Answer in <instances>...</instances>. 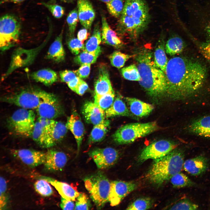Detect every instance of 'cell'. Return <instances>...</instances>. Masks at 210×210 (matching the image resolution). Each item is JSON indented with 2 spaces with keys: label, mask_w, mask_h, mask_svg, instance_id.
I'll list each match as a JSON object with an SVG mask.
<instances>
[{
  "label": "cell",
  "mask_w": 210,
  "mask_h": 210,
  "mask_svg": "<svg viewBox=\"0 0 210 210\" xmlns=\"http://www.w3.org/2000/svg\"><path fill=\"white\" fill-rule=\"evenodd\" d=\"M187 128L188 131L192 134L210 138V115L194 120L189 124Z\"/></svg>",
  "instance_id": "44dd1931"
},
{
  "label": "cell",
  "mask_w": 210,
  "mask_h": 210,
  "mask_svg": "<svg viewBox=\"0 0 210 210\" xmlns=\"http://www.w3.org/2000/svg\"><path fill=\"white\" fill-rule=\"evenodd\" d=\"M106 118L116 116L134 117V115L130 111L125 102L120 96H118L111 106L105 111Z\"/></svg>",
  "instance_id": "f546056e"
},
{
  "label": "cell",
  "mask_w": 210,
  "mask_h": 210,
  "mask_svg": "<svg viewBox=\"0 0 210 210\" xmlns=\"http://www.w3.org/2000/svg\"><path fill=\"white\" fill-rule=\"evenodd\" d=\"M60 206L63 210H74L75 204L73 201L67 200L61 197Z\"/></svg>",
  "instance_id": "11a10c76"
},
{
  "label": "cell",
  "mask_w": 210,
  "mask_h": 210,
  "mask_svg": "<svg viewBox=\"0 0 210 210\" xmlns=\"http://www.w3.org/2000/svg\"><path fill=\"white\" fill-rule=\"evenodd\" d=\"M125 100L131 113L136 116L142 117L149 114L153 110L152 105L135 98L126 97Z\"/></svg>",
  "instance_id": "cb8c5ba5"
},
{
  "label": "cell",
  "mask_w": 210,
  "mask_h": 210,
  "mask_svg": "<svg viewBox=\"0 0 210 210\" xmlns=\"http://www.w3.org/2000/svg\"><path fill=\"white\" fill-rule=\"evenodd\" d=\"M77 8H75L68 14L66 21L68 24L69 34L74 36L78 20Z\"/></svg>",
  "instance_id": "7dc6e473"
},
{
  "label": "cell",
  "mask_w": 210,
  "mask_h": 210,
  "mask_svg": "<svg viewBox=\"0 0 210 210\" xmlns=\"http://www.w3.org/2000/svg\"><path fill=\"white\" fill-rule=\"evenodd\" d=\"M135 56L141 78L138 81L140 85L155 101L167 97L165 73L155 66L151 52L147 49H143Z\"/></svg>",
  "instance_id": "7a4b0ae2"
},
{
  "label": "cell",
  "mask_w": 210,
  "mask_h": 210,
  "mask_svg": "<svg viewBox=\"0 0 210 210\" xmlns=\"http://www.w3.org/2000/svg\"><path fill=\"white\" fill-rule=\"evenodd\" d=\"M185 44L182 38L180 36L174 35L169 38L165 45L166 53L173 55L181 53L183 50Z\"/></svg>",
  "instance_id": "836d02e7"
},
{
  "label": "cell",
  "mask_w": 210,
  "mask_h": 210,
  "mask_svg": "<svg viewBox=\"0 0 210 210\" xmlns=\"http://www.w3.org/2000/svg\"><path fill=\"white\" fill-rule=\"evenodd\" d=\"M199 49L203 56L210 64V40L201 43Z\"/></svg>",
  "instance_id": "db71d44e"
},
{
  "label": "cell",
  "mask_w": 210,
  "mask_h": 210,
  "mask_svg": "<svg viewBox=\"0 0 210 210\" xmlns=\"http://www.w3.org/2000/svg\"><path fill=\"white\" fill-rule=\"evenodd\" d=\"M153 204L152 200L149 198H140L136 200L130 204L127 210H146L150 208Z\"/></svg>",
  "instance_id": "bcb514c9"
},
{
  "label": "cell",
  "mask_w": 210,
  "mask_h": 210,
  "mask_svg": "<svg viewBox=\"0 0 210 210\" xmlns=\"http://www.w3.org/2000/svg\"><path fill=\"white\" fill-rule=\"evenodd\" d=\"M46 153L43 164L46 169L50 171H57L63 169L68 160L64 152L53 150H48Z\"/></svg>",
  "instance_id": "ac0fdd59"
},
{
  "label": "cell",
  "mask_w": 210,
  "mask_h": 210,
  "mask_svg": "<svg viewBox=\"0 0 210 210\" xmlns=\"http://www.w3.org/2000/svg\"><path fill=\"white\" fill-rule=\"evenodd\" d=\"M30 76L33 80L47 86L51 85L58 79L57 73L49 68L42 69L34 71L32 73Z\"/></svg>",
  "instance_id": "f1b7e54d"
},
{
  "label": "cell",
  "mask_w": 210,
  "mask_h": 210,
  "mask_svg": "<svg viewBox=\"0 0 210 210\" xmlns=\"http://www.w3.org/2000/svg\"><path fill=\"white\" fill-rule=\"evenodd\" d=\"M41 4L46 7L55 18H61L64 15V8L62 6L51 3L41 2Z\"/></svg>",
  "instance_id": "c3c4849f"
},
{
  "label": "cell",
  "mask_w": 210,
  "mask_h": 210,
  "mask_svg": "<svg viewBox=\"0 0 210 210\" xmlns=\"http://www.w3.org/2000/svg\"><path fill=\"white\" fill-rule=\"evenodd\" d=\"M88 30L84 28L80 29L78 33L77 38L83 43L84 41L88 38L89 35V33Z\"/></svg>",
  "instance_id": "6f0895ef"
},
{
  "label": "cell",
  "mask_w": 210,
  "mask_h": 210,
  "mask_svg": "<svg viewBox=\"0 0 210 210\" xmlns=\"http://www.w3.org/2000/svg\"><path fill=\"white\" fill-rule=\"evenodd\" d=\"M77 8L81 24L90 30L95 18L96 13L93 5L89 0H78Z\"/></svg>",
  "instance_id": "2e32d148"
},
{
  "label": "cell",
  "mask_w": 210,
  "mask_h": 210,
  "mask_svg": "<svg viewBox=\"0 0 210 210\" xmlns=\"http://www.w3.org/2000/svg\"><path fill=\"white\" fill-rule=\"evenodd\" d=\"M199 7L194 13L198 19V25L201 26L210 40V2Z\"/></svg>",
  "instance_id": "4316f807"
},
{
  "label": "cell",
  "mask_w": 210,
  "mask_h": 210,
  "mask_svg": "<svg viewBox=\"0 0 210 210\" xmlns=\"http://www.w3.org/2000/svg\"><path fill=\"white\" fill-rule=\"evenodd\" d=\"M106 4L108 11L112 16L116 18L121 16L124 7L123 0H111Z\"/></svg>",
  "instance_id": "7bdbcfd3"
},
{
  "label": "cell",
  "mask_w": 210,
  "mask_h": 210,
  "mask_svg": "<svg viewBox=\"0 0 210 210\" xmlns=\"http://www.w3.org/2000/svg\"><path fill=\"white\" fill-rule=\"evenodd\" d=\"M64 28L56 37L50 45L46 55V58L56 63L63 61L65 58V53L62 40Z\"/></svg>",
  "instance_id": "603a6c76"
},
{
  "label": "cell",
  "mask_w": 210,
  "mask_h": 210,
  "mask_svg": "<svg viewBox=\"0 0 210 210\" xmlns=\"http://www.w3.org/2000/svg\"><path fill=\"white\" fill-rule=\"evenodd\" d=\"M101 37L102 42L104 43L118 48L122 47L123 42L117 36L116 32L109 25L105 16L101 15Z\"/></svg>",
  "instance_id": "7402d4cb"
},
{
  "label": "cell",
  "mask_w": 210,
  "mask_h": 210,
  "mask_svg": "<svg viewBox=\"0 0 210 210\" xmlns=\"http://www.w3.org/2000/svg\"><path fill=\"white\" fill-rule=\"evenodd\" d=\"M53 186L61 197L69 200L75 201L80 193L69 184L52 178L44 177L42 178Z\"/></svg>",
  "instance_id": "484cf974"
},
{
  "label": "cell",
  "mask_w": 210,
  "mask_h": 210,
  "mask_svg": "<svg viewBox=\"0 0 210 210\" xmlns=\"http://www.w3.org/2000/svg\"><path fill=\"white\" fill-rule=\"evenodd\" d=\"M178 144L172 141L161 140L154 142L144 148L138 157L139 161L143 162L149 159L161 158L176 148Z\"/></svg>",
  "instance_id": "30bf717a"
},
{
  "label": "cell",
  "mask_w": 210,
  "mask_h": 210,
  "mask_svg": "<svg viewBox=\"0 0 210 210\" xmlns=\"http://www.w3.org/2000/svg\"><path fill=\"white\" fill-rule=\"evenodd\" d=\"M102 41L100 25L98 22L94 25L92 35L85 45L84 50L90 52H95L101 48L99 45Z\"/></svg>",
  "instance_id": "d6a6232c"
},
{
  "label": "cell",
  "mask_w": 210,
  "mask_h": 210,
  "mask_svg": "<svg viewBox=\"0 0 210 210\" xmlns=\"http://www.w3.org/2000/svg\"><path fill=\"white\" fill-rule=\"evenodd\" d=\"M67 43L68 47L71 52L75 55H77L84 50L85 45L78 38L68 35Z\"/></svg>",
  "instance_id": "f6af8a7d"
},
{
  "label": "cell",
  "mask_w": 210,
  "mask_h": 210,
  "mask_svg": "<svg viewBox=\"0 0 210 210\" xmlns=\"http://www.w3.org/2000/svg\"><path fill=\"white\" fill-rule=\"evenodd\" d=\"M25 0H1L0 4H3L6 3H13L14 4H19L21 3Z\"/></svg>",
  "instance_id": "94428289"
},
{
  "label": "cell",
  "mask_w": 210,
  "mask_h": 210,
  "mask_svg": "<svg viewBox=\"0 0 210 210\" xmlns=\"http://www.w3.org/2000/svg\"><path fill=\"white\" fill-rule=\"evenodd\" d=\"M153 60L156 66L164 73L168 62L164 39H161L155 49Z\"/></svg>",
  "instance_id": "1f68e13d"
},
{
  "label": "cell",
  "mask_w": 210,
  "mask_h": 210,
  "mask_svg": "<svg viewBox=\"0 0 210 210\" xmlns=\"http://www.w3.org/2000/svg\"><path fill=\"white\" fill-rule=\"evenodd\" d=\"M146 3L144 0H125L122 14L130 16Z\"/></svg>",
  "instance_id": "b9f144b4"
},
{
  "label": "cell",
  "mask_w": 210,
  "mask_h": 210,
  "mask_svg": "<svg viewBox=\"0 0 210 210\" xmlns=\"http://www.w3.org/2000/svg\"><path fill=\"white\" fill-rule=\"evenodd\" d=\"M36 115L32 110L21 108L15 111L8 121L10 129L15 134L31 136L35 123Z\"/></svg>",
  "instance_id": "ba28073f"
},
{
  "label": "cell",
  "mask_w": 210,
  "mask_h": 210,
  "mask_svg": "<svg viewBox=\"0 0 210 210\" xmlns=\"http://www.w3.org/2000/svg\"><path fill=\"white\" fill-rule=\"evenodd\" d=\"M185 149H174L166 155L154 160L146 177L150 182L160 185L170 180L182 169L186 155Z\"/></svg>",
  "instance_id": "3957f363"
},
{
  "label": "cell",
  "mask_w": 210,
  "mask_h": 210,
  "mask_svg": "<svg viewBox=\"0 0 210 210\" xmlns=\"http://www.w3.org/2000/svg\"><path fill=\"white\" fill-rule=\"evenodd\" d=\"M85 186L97 209L102 208L108 202L111 182L102 172H99L87 176Z\"/></svg>",
  "instance_id": "277c9868"
},
{
  "label": "cell",
  "mask_w": 210,
  "mask_h": 210,
  "mask_svg": "<svg viewBox=\"0 0 210 210\" xmlns=\"http://www.w3.org/2000/svg\"><path fill=\"white\" fill-rule=\"evenodd\" d=\"M101 52V48L94 53L88 52L84 50L74 58V61L75 63L79 65L91 64L95 62Z\"/></svg>",
  "instance_id": "d590c367"
},
{
  "label": "cell",
  "mask_w": 210,
  "mask_h": 210,
  "mask_svg": "<svg viewBox=\"0 0 210 210\" xmlns=\"http://www.w3.org/2000/svg\"><path fill=\"white\" fill-rule=\"evenodd\" d=\"M50 36L48 35L46 39L41 46L31 50L20 49V51L26 56L20 55L15 52L12 55L9 67L2 77L3 79L6 78L16 69L26 66L31 64L41 48L45 45Z\"/></svg>",
  "instance_id": "8fae6325"
},
{
  "label": "cell",
  "mask_w": 210,
  "mask_h": 210,
  "mask_svg": "<svg viewBox=\"0 0 210 210\" xmlns=\"http://www.w3.org/2000/svg\"><path fill=\"white\" fill-rule=\"evenodd\" d=\"M59 76L61 81L66 83L77 76L74 71L66 70L60 71L59 72Z\"/></svg>",
  "instance_id": "f5cc1de1"
},
{
  "label": "cell",
  "mask_w": 210,
  "mask_h": 210,
  "mask_svg": "<svg viewBox=\"0 0 210 210\" xmlns=\"http://www.w3.org/2000/svg\"><path fill=\"white\" fill-rule=\"evenodd\" d=\"M95 95H102L108 93L113 89L110 80L109 73L106 67L101 66L98 75L94 84Z\"/></svg>",
  "instance_id": "ffe728a7"
},
{
  "label": "cell",
  "mask_w": 210,
  "mask_h": 210,
  "mask_svg": "<svg viewBox=\"0 0 210 210\" xmlns=\"http://www.w3.org/2000/svg\"><path fill=\"white\" fill-rule=\"evenodd\" d=\"M34 186L36 191L41 196H49L53 193L48 182L42 178L37 181L34 183Z\"/></svg>",
  "instance_id": "ee69618b"
},
{
  "label": "cell",
  "mask_w": 210,
  "mask_h": 210,
  "mask_svg": "<svg viewBox=\"0 0 210 210\" xmlns=\"http://www.w3.org/2000/svg\"><path fill=\"white\" fill-rule=\"evenodd\" d=\"M82 113L85 121L94 125L102 122L105 120V111L92 101H87L84 103L82 107Z\"/></svg>",
  "instance_id": "e0dca14e"
},
{
  "label": "cell",
  "mask_w": 210,
  "mask_h": 210,
  "mask_svg": "<svg viewBox=\"0 0 210 210\" xmlns=\"http://www.w3.org/2000/svg\"><path fill=\"white\" fill-rule=\"evenodd\" d=\"M37 120L41 124L43 129L47 134L48 137L56 121L53 119L41 117H39Z\"/></svg>",
  "instance_id": "f907efd6"
},
{
  "label": "cell",
  "mask_w": 210,
  "mask_h": 210,
  "mask_svg": "<svg viewBox=\"0 0 210 210\" xmlns=\"http://www.w3.org/2000/svg\"><path fill=\"white\" fill-rule=\"evenodd\" d=\"M155 121L129 123L118 128L113 135L114 141L118 144H129L158 130Z\"/></svg>",
  "instance_id": "5b68a950"
},
{
  "label": "cell",
  "mask_w": 210,
  "mask_h": 210,
  "mask_svg": "<svg viewBox=\"0 0 210 210\" xmlns=\"http://www.w3.org/2000/svg\"><path fill=\"white\" fill-rule=\"evenodd\" d=\"M74 210H89L91 208L90 201L87 195L80 193L76 199Z\"/></svg>",
  "instance_id": "681fc988"
},
{
  "label": "cell",
  "mask_w": 210,
  "mask_h": 210,
  "mask_svg": "<svg viewBox=\"0 0 210 210\" xmlns=\"http://www.w3.org/2000/svg\"><path fill=\"white\" fill-rule=\"evenodd\" d=\"M110 125V121L105 120L102 122L94 125L89 137V143L91 144L103 140L108 131Z\"/></svg>",
  "instance_id": "4dcf8cb0"
},
{
  "label": "cell",
  "mask_w": 210,
  "mask_h": 210,
  "mask_svg": "<svg viewBox=\"0 0 210 210\" xmlns=\"http://www.w3.org/2000/svg\"><path fill=\"white\" fill-rule=\"evenodd\" d=\"M210 167L209 158L202 154L185 160L183 169L190 175L198 177L205 174Z\"/></svg>",
  "instance_id": "5bb4252c"
},
{
  "label": "cell",
  "mask_w": 210,
  "mask_h": 210,
  "mask_svg": "<svg viewBox=\"0 0 210 210\" xmlns=\"http://www.w3.org/2000/svg\"><path fill=\"white\" fill-rule=\"evenodd\" d=\"M19 18L14 15L7 14L0 19V49L2 52L16 46L18 43L21 31Z\"/></svg>",
  "instance_id": "8992f818"
},
{
  "label": "cell",
  "mask_w": 210,
  "mask_h": 210,
  "mask_svg": "<svg viewBox=\"0 0 210 210\" xmlns=\"http://www.w3.org/2000/svg\"><path fill=\"white\" fill-rule=\"evenodd\" d=\"M198 205L187 197H183L175 202L169 209L171 210H196Z\"/></svg>",
  "instance_id": "ab89813d"
},
{
  "label": "cell",
  "mask_w": 210,
  "mask_h": 210,
  "mask_svg": "<svg viewBox=\"0 0 210 210\" xmlns=\"http://www.w3.org/2000/svg\"><path fill=\"white\" fill-rule=\"evenodd\" d=\"M81 79V78L77 76L74 79L66 83L69 87L75 92Z\"/></svg>",
  "instance_id": "91938a15"
},
{
  "label": "cell",
  "mask_w": 210,
  "mask_h": 210,
  "mask_svg": "<svg viewBox=\"0 0 210 210\" xmlns=\"http://www.w3.org/2000/svg\"><path fill=\"white\" fill-rule=\"evenodd\" d=\"M173 186L176 188L199 187V185L184 174L180 172L170 179Z\"/></svg>",
  "instance_id": "e575fe53"
},
{
  "label": "cell",
  "mask_w": 210,
  "mask_h": 210,
  "mask_svg": "<svg viewBox=\"0 0 210 210\" xmlns=\"http://www.w3.org/2000/svg\"><path fill=\"white\" fill-rule=\"evenodd\" d=\"M121 72L123 78L127 80L139 81L141 77L136 65L132 64L123 68Z\"/></svg>",
  "instance_id": "60d3db41"
},
{
  "label": "cell",
  "mask_w": 210,
  "mask_h": 210,
  "mask_svg": "<svg viewBox=\"0 0 210 210\" xmlns=\"http://www.w3.org/2000/svg\"><path fill=\"white\" fill-rule=\"evenodd\" d=\"M31 137L38 144L43 147H45L48 135L38 120L35 122Z\"/></svg>",
  "instance_id": "8d00e7d4"
},
{
  "label": "cell",
  "mask_w": 210,
  "mask_h": 210,
  "mask_svg": "<svg viewBox=\"0 0 210 210\" xmlns=\"http://www.w3.org/2000/svg\"><path fill=\"white\" fill-rule=\"evenodd\" d=\"M99 169L108 168L113 165L119 158L118 152L111 147L95 148L89 153Z\"/></svg>",
  "instance_id": "7c38bea8"
},
{
  "label": "cell",
  "mask_w": 210,
  "mask_h": 210,
  "mask_svg": "<svg viewBox=\"0 0 210 210\" xmlns=\"http://www.w3.org/2000/svg\"><path fill=\"white\" fill-rule=\"evenodd\" d=\"M135 26L138 36L147 27L150 21L148 7L146 3L130 16Z\"/></svg>",
  "instance_id": "d4e9b609"
},
{
  "label": "cell",
  "mask_w": 210,
  "mask_h": 210,
  "mask_svg": "<svg viewBox=\"0 0 210 210\" xmlns=\"http://www.w3.org/2000/svg\"><path fill=\"white\" fill-rule=\"evenodd\" d=\"M39 117L53 119L63 114V108L54 94L43 90L39 104L36 109Z\"/></svg>",
  "instance_id": "9c48e42d"
},
{
  "label": "cell",
  "mask_w": 210,
  "mask_h": 210,
  "mask_svg": "<svg viewBox=\"0 0 210 210\" xmlns=\"http://www.w3.org/2000/svg\"><path fill=\"white\" fill-rule=\"evenodd\" d=\"M102 2L105 3H106L108 2L111 0H98Z\"/></svg>",
  "instance_id": "be15d7a7"
},
{
  "label": "cell",
  "mask_w": 210,
  "mask_h": 210,
  "mask_svg": "<svg viewBox=\"0 0 210 210\" xmlns=\"http://www.w3.org/2000/svg\"><path fill=\"white\" fill-rule=\"evenodd\" d=\"M133 56L116 51L111 54L109 58L111 64L119 69L123 67L125 62Z\"/></svg>",
  "instance_id": "f35d334b"
},
{
  "label": "cell",
  "mask_w": 210,
  "mask_h": 210,
  "mask_svg": "<svg viewBox=\"0 0 210 210\" xmlns=\"http://www.w3.org/2000/svg\"><path fill=\"white\" fill-rule=\"evenodd\" d=\"M11 152L14 156L31 167L43 164L45 160L46 153L36 150L27 149L13 150Z\"/></svg>",
  "instance_id": "9a60e30c"
},
{
  "label": "cell",
  "mask_w": 210,
  "mask_h": 210,
  "mask_svg": "<svg viewBox=\"0 0 210 210\" xmlns=\"http://www.w3.org/2000/svg\"><path fill=\"white\" fill-rule=\"evenodd\" d=\"M68 129L66 125L60 121H56L49 135L44 148L54 146L61 141L66 135Z\"/></svg>",
  "instance_id": "83f0119b"
},
{
  "label": "cell",
  "mask_w": 210,
  "mask_h": 210,
  "mask_svg": "<svg viewBox=\"0 0 210 210\" xmlns=\"http://www.w3.org/2000/svg\"><path fill=\"white\" fill-rule=\"evenodd\" d=\"M137 186L134 183L121 181L111 182L108 202L112 206L118 205L123 199L134 190Z\"/></svg>",
  "instance_id": "4fadbf2b"
},
{
  "label": "cell",
  "mask_w": 210,
  "mask_h": 210,
  "mask_svg": "<svg viewBox=\"0 0 210 210\" xmlns=\"http://www.w3.org/2000/svg\"><path fill=\"white\" fill-rule=\"evenodd\" d=\"M66 127L72 132L76 139L78 153L84 137L85 128L79 114L74 111L67 120Z\"/></svg>",
  "instance_id": "d6986e66"
},
{
  "label": "cell",
  "mask_w": 210,
  "mask_h": 210,
  "mask_svg": "<svg viewBox=\"0 0 210 210\" xmlns=\"http://www.w3.org/2000/svg\"><path fill=\"white\" fill-rule=\"evenodd\" d=\"M164 73L167 97L178 100L192 97L199 92L205 83L207 71L200 61L178 56L168 60Z\"/></svg>",
  "instance_id": "6da1fadb"
},
{
  "label": "cell",
  "mask_w": 210,
  "mask_h": 210,
  "mask_svg": "<svg viewBox=\"0 0 210 210\" xmlns=\"http://www.w3.org/2000/svg\"><path fill=\"white\" fill-rule=\"evenodd\" d=\"M65 3H70L72 2L74 0H60Z\"/></svg>",
  "instance_id": "6125c7cd"
},
{
  "label": "cell",
  "mask_w": 210,
  "mask_h": 210,
  "mask_svg": "<svg viewBox=\"0 0 210 210\" xmlns=\"http://www.w3.org/2000/svg\"><path fill=\"white\" fill-rule=\"evenodd\" d=\"M115 93L113 90L105 94L94 96V103L99 108L105 111L113 104L114 99Z\"/></svg>",
  "instance_id": "74e56055"
},
{
  "label": "cell",
  "mask_w": 210,
  "mask_h": 210,
  "mask_svg": "<svg viewBox=\"0 0 210 210\" xmlns=\"http://www.w3.org/2000/svg\"><path fill=\"white\" fill-rule=\"evenodd\" d=\"M88 88V84L81 79L75 92L79 95H82Z\"/></svg>",
  "instance_id": "9f6ffc18"
},
{
  "label": "cell",
  "mask_w": 210,
  "mask_h": 210,
  "mask_svg": "<svg viewBox=\"0 0 210 210\" xmlns=\"http://www.w3.org/2000/svg\"><path fill=\"white\" fill-rule=\"evenodd\" d=\"M8 198L6 194V191H0V210L5 209L8 203Z\"/></svg>",
  "instance_id": "680465c9"
},
{
  "label": "cell",
  "mask_w": 210,
  "mask_h": 210,
  "mask_svg": "<svg viewBox=\"0 0 210 210\" xmlns=\"http://www.w3.org/2000/svg\"><path fill=\"white\" fill-rule=\"evenodd\" d=\"M43 90L36 86H28L4 96L1 100L22 108L36 109L40 102Z\"/></svg>",
  "instance_id": "52a82bcc"
},
{
  "label": "cell",
  "mask_w": 210,
  "mask_h": 210,
  "mask_svg": "<svg viewBox=\"0 0 210 210\" xmlns=\"http://www.w3.org/2000/svg\"><path fill=\"white\" fill-rule=\"evenodd\" d=\"M90 65L88 64H82L78 69L73 71L76 76L80 78H86L90 74Z\"/></svg>",
  "instance_id": "816d5d0a"
}]
</instances>
